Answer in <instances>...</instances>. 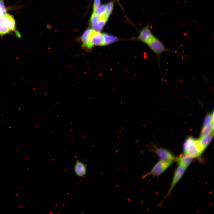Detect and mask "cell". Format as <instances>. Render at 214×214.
<instances>
[{
	"instance_id": "cell-1",
	"label": "cell",
	"mask_w": 214,
	"mask_h": 214,
	"mask_svg": "<svg viewBox=\"0 0 214 214\" xmlns=\"http://www.w3.org/2000/svg\"><path fill=\"white\" fill-rule=\"evenodd\" d=\"M183 151L184 154L194 158L199 157L204 150L198 140L190 137L184 142Z\"/></svg>"
},
{
	"instance_id": "cell-2",
	"label": "cell",
	"mask_w": 214,
	"mask_h": 214,
	"mask_svg": "<svg viewBox=\"0 0 214 214\" xmlns=\"http://www.w3.org/2000/svg\"><path fill=\"white\" fill-rule=\"evenodd\" d=\"M12 31H14L18 37H21L20 33L15 30V20L11 15L6 13L0 17V36Z\"/></svg>"
},
{
	"instance_id": "cell-3",
	"label": "cell",
	"mask_w": 214,
	"mask_h": 214,
	"mask_svg": "<svg viewBox=\"0 0 214 214\" xmlns=\"http://www.w3.org/2000/svg\"><path fill=\"white\" fill-rule=\"evenodd\" d=\"M147 44L156 55L159 65L160 57L162 53L166 52H170L179 54L177 52L167 48L160 40L155 36Z\"/></svg>"
},
{
	"instance_id": "cell-4",
	"label": "cell",
	"mask_w": 214,
	"mask_h": 214,
	"mask_svg": "<svg viewBox=\"0 0 214 214\" xmlns=\"http://www.w3.org/2000/svg\"><path fill=\"white\" fill-rule=\"evenodd\" d=\"M173 163L172 162H167L160 160L155 164L149 171L142 175L141 178L144 179L150 176L159 177Z\"/></svg>"
},
{
	"instance_id": "cell-5",
	"label": "cell",
	"mask_w": 214,
	"mask_h": 214,
	"mask_svg": "<svg viewBox=\"0 0 214 214\" xmlns=\"http://www.w3.org/2000/svg\"><path fill=\"white\" fill-rule=\"evenodd\" d=\"M152 147H148L158 156L160 160L167 162H173L176 160V157L168 150L161 148H158L153 145Z\"/></svg>"
},
{
	"instance_id": "cell-6",
	"label": "cell",
	"mask_w": 214,
	"mask_h": 214,
	"mask_svg": "<svg viewBox=\"0 0 214 214\" xmlns=\"http://www.w3.org/2000/svg\"><path fill=\"white\" fill-rule=\"evenodd\" d=\"M186 169L185 168L179 166L177 168L174 172L171 185L164 199L169 195L176 184L182 178Z\"/></svg>"
},
{
	"instance_id": "cell-7",
	"label": "cell",
	"mask_w": 214,
	"mask_h": 214,
	"mask_svg": "<svg viewBox=\"0 0 214 214\" xmlns=\"http://www.w3.org/2000/svg\"><path fill=\"white\" fill-rule=\"evenodd\" d=\"M154 36L148 25H147L141 30L136 39L147 44Z\"/></svg>"
},
{
	"instance_id": "cell-8",
	"label": "cell",
	"mask_w": 214,
	"mask_h": 214,
	"mask_svg": "<svg viewBox=\"0 0 214 214\" xmlns=\"http://www.w3.org/2000/svg\"><path fill=\"white\" fill-rule=\"evenodd\" d=\"M94 30L93 29H87L82 35L81 40L84 48L90 49L93 47L91 42V38Z\"/></svg>"
},
{
	"instance_id": "cell-9",
	"label": "cell",
	"mask_w": 214,
	"mask_h": 214,
	"mask_svg": "<svg viewBox=\"0 0 214 214\" xmlns=\"http://www.w3.org/2000/svg\"><path fill=\"white\" fill-rule=\"evenodd\" d=\"M74 171L77 176L84 178L86 174V167L83 162L78 159L76 160L74 166Z\"/></svg>"
},
{
	"instance_id": "cell-10",
	"label": "cell",
	"mask_w": 214,
	"mask_h": 214,
	"mask_svg": "<svg viewBox=\"0 0 214 214\" xmlns=\"http://www.w3.org/2000/svg\"><path fill=\"white\" fill-rule=\"evenodd\" d=\"M193 159L191 157L184 154L176 157L175 161L177 162L179 166L186 169L192 162Z\"/></svg>"
},
{
	"instance_id": "cell-11",
	"label": "cell",
	"mask_w": 214,
	"mask_h": 214,
	"mask_svg": "<svg viewBox=\"0 0 214 214\" xmlns=\"http://www.w3.org/2000/svg\"><path fill=\"white\" fill-rule=\"evenodd\" d=\"M92 45L94 46H103V33L94 30L91 38Z\"/></svg>"
},
{
	"instance_id": "cell-12",
	"label": "cell",
	"mask_w": 214,
	"mask_h": 214,
	"mask_svg": "<svg viewBox=\"0 0 214 214\" xmlns=\"http://www.w3.org/2000/svg\"><path fill=\"white\" fill-rule=\"evenodd\" d=\"M103 46L107 45L114 43L119 40L117 37L107 33H103Z\"/></svg>"
},
{
	"instance_id": "cell-13",
	"label": "cell",
	"mask_w": 214,
	"mask_h": 214,
	"mask_svg": "<svg viewBox=\"0 0 214 214\" xmlns=\"http://www.w3.org/2000/svg\"><path fill=\"white\" fill-rule=\"evenodd\" d=\"M214 135L213 131L204 137L200 138L198 140L203 150H204L212 141Z\"/></svg>"
},
{
	"instance_id": "cell-14",
	"label": "cell",
	"mask_w": 214,
	"mask_h": 214,
	"mask_svg": "<svg viewBox=\"0 0 214 214\" xmlns=\"http://www.w3.org/2000/svg\"><path fill=\"white\" fill-rule=\"evenodd\" d=\"M214 124L211 122L207 125L203 127L201 133L200 138L204 137L213 131Z\"/></svg>"
},
{
	"instance_id": "cell-15",
	"label": "cell",
	"mask_w": 214,
	"mask_h": 214,
	"mask_svg": "<svg viewBox=\"0 0 214 214\" xmlns=\"http://www.w3.org/2000/svg\"><path fill=\"white\" fill-rule=\"evenodd\" d=\"M106 5L100 4V5L97 7L95 12L98 15L99 18H106Z\"/></svg>"
},
{
	"instance_id": "cell-16",
	"label": "cell",
	"mask_w": 214,
	"mask_h": 214,
	"mask_svg": "<svg viewBox=\"0 0 214 214\" xmlns=\"http://www.w3.org/2000/svg\"><path fill=\"white\" fill-rule=\"evenodd\" d=\"M107 20L106 18H99L97 24L92 28L97 32H100L102 30Z\"/></svg>"
},
{
	"instance_id": "cell-17",
	"label": "cell",
	"mask_w": 214,
	"mask_h": 214,
	"mask_svg": "<svg viewBox=\"0 0 214 214\" xmlns=\"http://www.w3.org/2000/svg\"><path fill=\"white\" fill-rule=\"evenodd\" d=\"M106 18L108 20L114 8V3L113 1L108 2L106 5Z\"/></svg>"
},
{
	"instance_id": "cell-18",
	"label": "cell",
	"mask_w": 214,
	"mask_h": 214,
	"mask_svg": "<svg viewBox=\"0 0 214 214\" xmlns=\"http://www.w3.org/2000/svg\"><path fill=\"white\" fill-rule=\"evenodd\" d=\"M99 20V17L95 12H93L90 18V24L92 28L97 23Z\"/></svg>"
},
{
	"instance_id": "cell-19",
	"label": "cell",
	"mask_w": 214,
	"mask_h": 214,
	"mask_svg": "<svg viewBox=\"0 0 214 214\" xmlns=\"http://www.w3.org/2000/svg\"><path fill=\"white\" fill-rule=\"evenodd\" d=\"M214 117L213 111L212 113H210L207 115L205 118L203 123V127L207 125L210 123L213 118Z\"/></svg>"
},
{
	"instance_id": "cell-20",
	"label": "cell",
	"mask_w": 214,
	"mask_h": 214,
	"mask_svg": "<svg viewBox=\"0 0 214 214\" xmlns=\"http://www.w3.org/2000/svg\"><path fill=\"white\" fill-rule=\"evenodd\" d=\"M101 0H94L93 12H95L97 7L100 5Z\"/></svg>"
}]
</instances>
